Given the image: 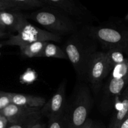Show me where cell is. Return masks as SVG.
Here are the masks:
<instances>
[{"label": "cell", "mask_w": 128, "mask_h": 128, "mask_svg": "<svg viewBox=\"0 0 128 128\" xmlns=\"http://www.w3.org/2000/svg\"><path fill=\"white\" fill-rule=\"evenodd\" d=\"M97 44L84 31L72 34L65 42L63 50L80 78L84 79L89 60L98 51Z\"/></svg>", "instance_id": "obj_1"}, {"label": "cell", "mask_w": 128, "mask_h": 128, "mask_svg": "<svg viewBox=\"0 0 128 128\" xmlns=\"http://www.w3.org/2000/svg\"><path fill=\"white\" fill-rule=\"evenodd\" d=\"M25 14L28 20L34 21L46 31L58 36L72 34L77 31V25L71 16L53 7L44 6Z\"/></svg>", "instance_id": "obj_2"}, {"label": "cell", "mask_w": 128, "mask_h": 128, "mask_svg": "<svg viewBox=\"0 0 128 128\" xmlns=\"http://www.w3.org/2000/svg\"><path fill=\"white\" fill-rule=\"evenodd\" d=\"M93 100L88 86L81 84L70 104L65 107L62 119L64 128H81L88 119Z\"/></svg>", "instance_id": "obj_3"}, {"label": "cell", "mask_w": 128, "mask_h": 128, "mask_svg": "<svg viewBox=\"0 0 128 128\" xmlns=\"http://www.w3.org/2000/svg\"><path fill=\"white\" fill-rule=\"evenodd\" d=\"M105 51L121 49L128 54V28L113 25L88 26L84 30Z\"/></svg>", "instance_id": "obj_4"}, {"label": "cell", "mask_w": 128, "mask_h": 128, "mask_svg": "<svg viewBox=\"0 0 128 128\" xmlns=\"http://www.w3.org/2000/svg\"><path fill=\"white\" fill-rule=\"evenodd\" d=\"M61 39V36L42 30L28 22L20 29L16 34L11 35L8 40L0 42V46H18L20 47L36 41L60 42Z\"/></svg>", "instance_id": "obj_5"}, {"label": "cell", "mask_w": 128, "mask_h": 128, "mask_svg": "<svg viewBox=\"0 0 128 128\" xmlns=\"http://www.w3.org/2000/svg\"><path fill=\"white\" fill-rule=\"evenodd\" d=\"M112 70L107 60L106 52L97 51L91 55L89 60L84 79L90 83L93 91L97 93L103 80Z\"/></svg>", "instance_id": "obj_6"}, {"label": "cell", "mask_w": 128, "mask_h": 128, "mask_svg": "<svg viewBox=\"0 0 128 128\" xmlns=\"http://www.w3.org/2000/svg\"><path fill=\"white\" fill-rule=\"evenodd\" d=\"M0 115L4 116L9 123H21L28 121L39 122L42 116L41 108L18 106L11 103L0 111Z\"/></svg>", "instance_id": "obj_7"}, {"label": "cell", "mask_w": 128, "mask_h": 128, "mask_svg": "<svg viewBox=\"0 0 128 128\" xmlns=\"http://www.w3.org/2000/svg\"><path fill=\"white\" fill-rule=\"evenodd\" d=\"M128 85V74L123 78H116L110 76L105 85L102 94L101 107L103 111L112 109L116 100L121 95Z\"/></svg>", "instance_id": "obj_8"}, {"label": "cell", "mask_w": 128, "mask_h": 128, "mask_svg": "<svg viewBox=\"0 0 128 128\" xmlns=\"http://www.w3.org/2000/svg\"><path fill=\"white\" fill-rule=\"evenodd\" d=\"M66 82L62 81L51 98L41 108V114L49 121L63 115L66 107Z\"/></svg>", "instance_id": "obj_9"}, {"label": "cell", "mask_w": 128, "mask_h": 128, "mask_svg": "<svg viewBox=\"0 0 128 128\" xmlns=\"http://www.w3.org/2000/svg\"><path fill=\"white\" fill-rule=\"evenodd\" d=\"M45 6L58 9L71 17L78 20H84L86 17V9L74 0H40Z\"/></svg>", "instance_id": "obj_10"}, {"label": "cell", "mask_w": 128, "mask_h": 128, "mask_svg": "<svg viewBox=\"0 0 128 128\" xmlns=\"http://www.w3.org/2000/svg\"><path fill=\"white\" fill-rule=\"evenodd\" d=\"M28 22L25 14L16 11H0V26L4 30L18 32Z\"/></svg>", "instance_id": "obj_11"}, {"label": "cell", "mask_w": 128, "mask_h": 128, "mask_svg": "<svg viewBox=\"0 0 128 128\" xmlns=\"http://www.w3.org/2000/svg\"><path fill=\"white\" fill-rule=\"evenodd\" d=\"M44 6L40 0H0V11H19L39 9Z\"/></svg>", "instance_id": "obj_12"}, {"label": "cell", "mask_w": 128, "mask_h": 128, "mask_svg": "<svg viewBox=\"0 0 128 128\" xmlns=\"http://www.w3.org/2000/svg\"><path fill=\"white\" fill-rule=\"evenodd\" d=\"M11 103L30 108H41L46 103L45 98L40 96L10 92Z\"/></svg>", "instance_id": "obj_13"}, {"label": "cell", "mask_w": 128, "mask_h": 128, "mask_svg": "<svg viewBox=\"0 0 128 128\" xmlns=\"http://www.w3.org/2000/svg\"><path fill=\"white\" fill-rule=\"evenodd\" d=\"M128 114V85L121 95V104L114 114L109 128H118L122 120Z\"/></svg>", "instance_id": "obj_14"}, {"label": "cell", "mask_w": 128, "mask_h": 128, "mask_svg": "<svg viewBox=\"0 0 128 128\" xmlns=\"http://www.w3.org/2000/svg\"><path fill=\"white\" fill-rule=\"evenodd\" d=\"M47 41H36L32 43L20 46V50L22 55L26 57L40 58L44 49L48 44Z\"/></svg>", "instance_id": "obj_15"}, {"label": "cell", "mask_w": 128, "mask_h": 128, "mask_svg": "<svg viewBox=\"0 0 128 128\" xmlns=\"http://www.w3.org/2000/svg\"><path fill=\"white\" fill-rule=\"evenodd\" d=\"M105 52L108 61L112 69L118 64L125 62L128 59V54L121 49H111Z\"/></svg>", "instance_id": "obj_16"}, {"label": "cell", "mask_w": 128, "mask_h": 128, "mask_svg": "<svg viewBox=\"0 0 128 128\" xmlns=\"http://www.w3.org/2000/svg\"><path fill=\"white\" fill-rule=\"evenodd\" d=\"M40 58H52L62 60H68L63 49L50 42H48Z\"/></svg>", "instance_id": "obj_17"}, {"label": "cell", "mask_w": 128, "mask_h": 128, "mask_svg": "<svg viewBox=\"0 0 128 128\" xmlns=\"http://www.w3.org/2000/svg\"><path fill=\"white\" fill-rule=\"evenodd\" d=\"M11 104L10 92H0V111Z\"/></svg>", "instance_id": "obj_18"}, {"label": "cell", "mask_w": 128, "mask_h": 128, "mask_svg": "<svg viewBox=\"0 0 128 128\" xmlns=\"http://www.w3.org/2000/svg\"><path fill=\"white\" fill-rule=\"evenodd\" d=\"M39 122L28 121V122H21V123H8L7 128H31Z\"/></svg>", "instance_id": "obj_19"}, {"label": "cell", "mask_w": 128, "mask_h": 128, "mask_svg": "<svg viewBox=\"0 0 128 128\" xmlns=\"http://www.w3.org/2000/svg\"><path fill=\"white\" fill-rule=\"evenodd\" d=\"M47 128H64L62 116L49 121Z\"/></svg>", "instance_id": "obj_20"}, {"label": "cell", "mask_w": 128, "mask_h": 128, "mask_svg": "<svg viewBox=\"0 0 128 128\" xmlns=\"http://www.w3.org/2000/svg\"><path fill=\"white\" fill-rule=\"evenodd\" d=\"M34 73L33 72H31V71H28V72H26L25 74H24V81L26 82H30L31 81H34V79H35L34 75Z\"/></svg>", "instance_id": "obj_21"}, {"label": "cell", "mask_w": 128, "mask_h": 128, "mask_svg": "<svg viewBox=\"0 0 128 128\" xmlns=\"http://www.w3.org/2000/svg\"><path fill=\"white\" fill-rule=\"evenodd\" d=\"M96 128V122H94L91 119L88 118L84 124L82 126L81 128Z\"/></svg>", "instance_id": "obj_22"}, {"label": "cell", "mask_w": 128, "mask_h": 128, "mask_svg": "<svg viewBox=\"0 0 128 128\" xmlns=\"http://www.w3.org/2000/svg\"><path fill=\"white\" fill-rule=\"evenodd\" d=\"M8 121L4 116L0 115V128H7Z\"/></svg>", "instance_id": "obj_23"}, {"label": "cell", "mask_w": 128, "mask_h": 128, "mask_svg": "<svg viewBox=\"0 0 128 128\" xmlns=\"http://www.w3.org/2000/svg\"><path fill=\"white\" fill-rule=\"evenodd\" d=\"M118 128H128V114L122 120V121L121 122L120 126H119Z\"/></svg>", "instance_id": "obj_24"}, {"label": "cell", "mask_w": 128, "mask_h": 128, "mask_svg": "<svg viewBox=\"0 0 128 128\" xmlns=\"http://www.w3.org/2000/svg\"><path fill=\"white\" fill-rule=\"evenodd\" d=\"M10 34L7 32L5 30L0 26V38H3L8 37Z\"/></svg>", "instance_id": "obj_25"}, {"label": "cell", "mask_w": 128, "mask_h": 128, "mask_svg": "<svg viewBox=\"0 0 128 128\" xmlns=\"http://www.w3.org/2000/svg\"><path fill=\"white\" fill-rule=\"evenodd\" d=\"M48 128V124L46 123H42V122H38L37 124L33 126L31 128Z\"/></svg>", "instance_id": "obj_26"}, {"label": "cell", "mask_w": 128, "mask_h": 128, "mask_svg": "<svg viewBox=\"0 0 128 128\" xmlns=\"http://www.w3.org/2000/svg\"><path fill=\"white\" fill-rule=\"evenodd\" d=\"M105 128V127L101 124L96 123V128Z\"/></svg>", "instance_id": "obj_27"}, {"label": "cell", "mask_w": 128, "mask_h": 128, "mask_svg": "<svg viewBox=\"0 0 128 128\" xmlns=\"http://www.w3.org/2000/svg\"><path fill=\"white\" fill-rule=\"evenodd\" d=\"M124 20H125V21H128V14H126V16H125V18H124Z\"/></svg>", "instance_id": "obj_28"}]
</instances>
